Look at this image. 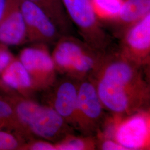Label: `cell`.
<instances>
[{
	"instance_id": "cell-13",
	"label": "cell",
	"mask_w": 150,
	"mask_h": 150,
	"mask_svg": "<svg viewBox=\"0 0 150 150\" xmlns=\"http://www.w3.org/2000/svg\"><path fill=\"white\" fill-rule=\"evenodd\" d=\"M0 81L5 87L22 94L27 93L35 87L30 74L16 58L3 71Z\"/></svg>"
},
{
	"instance_id": "cell-14",
	"label": "cell",
	"mask_w": 150,
	"mask_h": 150,
	"mask_svg": "<svg viewBox=\"0 0 150 150\" xmlns=\"http://www.w3.org/2000/svg\"><path fill=\"white\" fill-rule=\"evenodd\" d=\"M40 7L57 26L64 35L71 25L70 20L61 0H25Z\"/></svg>"
},
{
	"instance_id": "cell-20",
	"label": "cell",
	"mask_w": 150,
	"mask_h": 150,
	"mask_svg": "<svg viewBox=\"0 0 150 150\" xmlns=\"http://www.w3.org/2000/svg\"><path fill=\"white\" fill-rule=\"evenodd\" d=\"M18 0H0V22Z\"/></svg>"
},
{
	"instance_id": "cell-6",
	"label": "cell",
	"mask_w": 150,
	"mask_h": 150,
	"mask_svg": "<svg viewBox=\"0 0 150 150\" xmlns=\"http://www.w3.org/2000/svg\"><path fill=\"white\" fill-rule=\"evenodd\" d=\"M18 59L30 74L35 87L47 86L51 82L55 66L44 43L23 48Z\"/></svg>"
},
{
	"instance_id": "cell-9",
	"label": "cell",
	"mask_w": 150,
	"mask_h": 150,
	"mask_svg": "<svg viewBox=\"0 0 150 150\" xmlns=\"http://www.w3.org/2000/svg\"><path fill=\"white\" fill-rule=\"evenodd\" d=\"M149 122L144 115H136L121 123L115 132L116 141L126 150L142 148L149 136Z\"/></svg>"
},
{
	"instance_id": "cell-21",
	"label": "cell",
	"mask_w": 150,
	"mask_h": 150,
	"mask_svg": "<svg viewBox=\"0 0 150 150\" xmlns=\"http://www.w3.org/2000/svg\"><path fill=\"white\" fill-rule=\"evenodd\" d=\"M101 148L103 150H126L122 145L117 142L107 139L102 142Z\"/></svg>"
},
{
	"instance_id": "cell-4",
	"label": "cell",
	"mask_w": 150,
	"mask_h": 150,
	"mask_svg": "<svg viewBox=\"0 0 150 150\" xmlns=\"http://www.w3.org/2000/svg\"><path fill=\"white\" fill-rule=\"evenodd\" d=\"M71 22L78 28L84 41L101 51L108 39L94 11L91 0H61Z\"/></svg>"
},
{
	"instance_id": "cell-11",
	"label": "cell",
	"mask_w": 150,
	"mask_h": 150,
	"mask_svg": "<svg viewBox=\"0 0 150 150\" xmlns=\"http://www.w3.org/2000/svg\"><path fill=\"white\" fill-rule=\"evenodd\" d=\"M150 13V0H124L117 16L108 21L117 33L125 31Z\"/></svg>"
},
{
	"instance_id": "cell-22",
	"label": "cell",
	"mask_w": 150,
	"mask_h": 150,
	"mask_svg": "<svg viewBox=\"0 0 150 150\" xmlns=\"http://www.w3.org/2000/svg\"><path fill=\"white\" fill-rule=\"evenodd\" d=\"M2 126V124H1V121H0V128Z\"/></svg>"
},
{
	"instance_id": "cell-3",
	"label": "cell",
	"mask_w": 150,
	"mask_h": 150,
	"mask_svg": "<svg viewBox=\"0 0 150 150\" xmlns=\"http://www.w3.org/2000/svg\"><path fill=\"white\" fill-rule=\"evenodd\" d=\"M99 52L85 41L62 35L56 43L52 57L55 67L82 76L90 72L95 68L97 62V54Z\"/></svg>"
},
{
	"instance_id": "cell-10",
	"label": "cell",
	"mask_w": 150,
	"mask_h": 150,
	"mask_svg": "<svg viewBox=\"0 0 150 150\" xmlns=\"http://www.w3.org/2000/svg\"><path fill=\"white\" fill-rule=\"evenodd\" d=\"M27 41L26 26L18 0L0 22V43L16 46Z\"/></svg>"
},
{
	"instance_id": "cell-1",
	"label": "cell",
	"mask_w": 150,
	"mask_h": 150,
	"mask_svg": "<svg viewBox=\"0 0 150 150\" xmlns=\"http://www.w3.org/2000/svg\"><path fill=\"white\" fill-rule=\"evenodd\" d=\"M121 56L105 66L96 87L102 106L117 113L133 110L144 93L137 71L129 59Z\"/></svg>"
},
{
	"instance_id": "cell-12",
	"label": "cell",
	"mask_w": 150,
	"mask_h": 150,
	"mask_svg": "<svg viewBox=\"0 0 150 150\" xmlns=\"http://www.w3.org/2000/svg\"><path fill=\"white\" fill-rule=\"evenodd\" d=\"M78 87L72 81L62 82L57 87L53 101V108L65 121L76 123Z\"/></svg>"
},
{
	"instance_id": "cell-18",
	"label": "cell",
	"mask_w": 150,
	"mask_h": 150,
	"mask_svg": "<svg viewBox=\"0 0 150 150\" xmlns=\"http://www.w3.org/2000/svg\"><path fill=\"white\" fill-rule=\"evenodd\" d=\"M15 58L8 47L0 43V77L3 71Z\"/></svg>"
},
{
	"instance_id": "cell-2",
	"label": "cell",
	"mask_w": 150,
	"mask_h": 150,
	"mask_svg": "<svg viewBox=\"0 0 150 150\" xmlns=\"http://www.w3.org/2000/svg\"><path fill=\"white\" fill-rule=\"evenodd\" d=\"M13 107L18 125L40 137L55 139L65 129V121L52 107L27 100L18 101Z\"/></svg>"
},
{
	"instance_id": "cell-7",
	"label": "cell",
	"mask_w": 150,
	"mask_h": 150,
	"mask_svg": "<svg viewBox=\"0 0 150 150\" xmlns=\"http://www.w3.org/2000/svg\"><path fill=\"white\" fill-rule=\"evenodd\" d=\"M122 36L123 56L134 61L147 59L150 50V13L129 28Z\"/></svg>"
},
{
	"instance_id": "cell-8",
	"label": "cell",
	"mask_w": 150,
	"mask_h": 150,
	"mask_svg": "<svg viewBox=\"0 0 150 150\" xmlns=\"http://www.w3.org/2000/svg\"><path fill=\"white\" fill-rule=\"evenodd\" d=\"M102 107L96 86L90 81L82 82L78 87L76 123L85 129L94 127L101 118Z\"/></svg>"
},
{
	"instance_id": "cell-5",
	"label": "cell",
	"mask_w": 150,
	"mask_h": 150,
	"mask_svg": "<svg viewBox=\"0 0 150 150\" xmlns=\"http://www.w3.org/2000/svg\"><path fill=\"white\" fill-rule=\"evenodd\" d=\"M20 6L26 24L28 41L45 44L59 39L62 33L40 7L25 0H20Z\"/></svg>"
},
{
	"instance_id": "cell-16",
	"label": "cell",
	"mask_w": 150,
	"mask_h": 150,
	"mask_svg": "<svg viewBox=\"0 0 150 150\" xmlns=\"http://www.w3.org/2000/svg\"><path fill=\"white\" fill-rule=\"evenodd\" d=\"M56 150H82L87 147L86 141L79 138H71L63 141L59 144L56 145Z\"/></svg>"
},
{
	"instance_id": "cell-19",
	"label": "cell",
	"mask_w": 150,
	"mask_h": 150,
	"mask_svg": "<svg viewBox=\"0 0 150 150\" xmlns=\"http://www.w3.org/2000/svg\"><path fill=\"white\" fill-rule=\"evenodd\" d=\"M29 149L32 150H56V147L47 141H39L30 145L29 146Z\"/></svg>"
},
{
	"instance_id": "cell-15",
	"label": "cell",
	"mask_w": 150,
	"mask_h": 150,
	"mask_svg": "<svg viewBox=\"0 0 150 150\" xmlns=\"http://www.w3.org/2000/svg\"><path fill=\"white\" fill-rule=\"evenodd\" d=\"M124 0H91L94 11L100 21L108 22L117 16Z\"/></svg>"
},
{
	"instance_id": "cell-17",
	"label": "cell",
	"mask_w": 150,
	"mask_h": 150,
	"mask_svg": "<svg viewBox=\"0 0 150 150\" xmlns=\"http://www.w3.org/2000/svg\"><path fill=\"white\" fill-rule=\"evenodd\" d=\"M20 146L18 140L13 134L0 131V150H15Z\"/></svg>"
}]
</instances>
